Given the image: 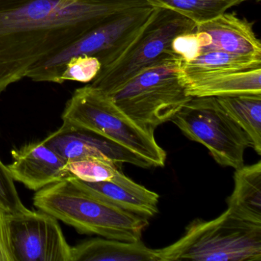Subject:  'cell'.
<instances>
[{"label":"cell","mask_w":261,"mask_h":261,"mask_svg":"<svg viewBox=\"0 0 261 261\" xmlns=\"http://www.w3.org/2000/svg\"><path fill=\"white\" fill-rule=\"evenodd\" d=\"M146 0H0V94L36 64Z\"/></svg>","instance_id":"cell-1"},{"label":"cell","mask_w":261,"mask_h":261,"mask_svg":"<svg viewBox=\"0 0 261 261\" xmlns=\"http://www.w3.org/2000/svg\"><path fill=\"white\" fill-rule=\"evenodd\" d=\"M33 204L41 212L63 221L80 233L125 242L140 241L149 224L147 218L93 195L71 176L37 191Z\"/></svg>","instance_id":"cell-2"},{"label":"cell","mask_w":261,"mask_h":261,"mask_svg":"<svg viewBox=\"0 0 261 261\" xmlns=\"http://www.w3.org/2000/svg\"><path fill=\"white\" fill-rule=\"evenodd\" d=\"M155 253L157 261H260L261 224L226 210L210 221L193 220L178 241Z\"/></svg>","instance_id":"cell-3"},{"label":"cell","mask_w":261,"mask_h":261,"mask_svg":"<svg viewBox=\"0 0 261 261\" xmlns=\"http://www.w3.org/2000/svg\"><path fill=\"white\" fill-rule=\"evenodd\" d=\"M64 123L94 131L163 167L166 152L159 146L154 131L145 129L128 117L101 90L88 85L77 88L67 102Z\"/></svg>","instance_id":"cell-4"},{"label":"cell","mask_w":261,"mask_h":261,"mask_svg":"<svg viewBox=\"0 0 261 261\" xmlns=\"http://www.w3.org/2000/svg\"><path fill=\"white\" fill-rule=\"evenodd\" d=\"M181 62L177 56L169 58L140 71L108 95L136 123L155 132L192 98L180 80Z\"/></svg>","instance_id":"cell-5"},{"label":"cell","mask_w":261,"mask_h":261,"mask_svg":"<svg viewBox=\"0 0 261 261\" xmlns=\"http://www.w3.org/2000/svg\"><path fill=\"white\" fill-rule=\"evenodd\" d=\"M197 25L172 10L155 8L124 53L108 66L100 68L90 85L111 94L140 71L176 56L174 39L193 33Z\"/></svg>","instance_id":"cell-6"},{"label":"cell","mask_w":261,"mask_h":261,"mask_svg":"<svg viewBox=\"0 0 261 261\" xmlns=\"http://www.w3.org/2000/svg\"><path fill=\"white\" fill-rule=\"evenodd\" d=\"M155 8L140 7L108 19L62 51L36 64L27 77L33 82L59 84L65 64L77 56H94L101 68L111 65L124 53Z\"/></svg>","instance_id":"cell-7"},{"label":"cell","mask_w":261,"mask_h":261,"mask_svg":"<svg viewBox=\"0 0 261 261\" xmlns=\"http://www.w3.org/2000/svg\"><path fill=\"white\" fill-rule=\"evenodd\" d=\"M170 121L189 140L205 146L218 164L234 169L244 166L250 140L217 97H192Z\"/></svg>","instance_id":"cell-8"},{"label":"cell","mask_w":261,"mask_h":261,"mask_svg":"<svg viewBox=\"0 0 261 261\" xmlns=\"http://www.w3.org/2000/svg\"><path fill=\"white\" fill-rule=\"evenodd\" d=\"M16 261H71V247L59 221L43 212L9 213Z\"/></svg>","instance_id":"cell-9"},{"label":"cell","mask_w":261,"mask_h":261,"mask_svg":"<svg viewBox=\"0 0 261 261\" xmlns=\"http://www.w3.org/2000/svg\"><path fill=\"white\" fill-rule=\"evenodd\" d=\"M43 141L66 162L98 157L110 159L120 166L128 163L144 169L153 167L146 159L107 137L64 122Z\"/></svg>","instance_id":"cell-10"},{"label":"cell","mask_w":261,"mask_h":261,"mask_svg":"<svg viewBox=\"0 0 261 261\" xmlns=\"http://www.w3.org/2000/svg\"><path fill=\"white\" fill-rule=\"evenodd\" d=\"M13 162L7 166L14 181L39 191L71 176L67 162L43 140L12 150Z\"/></svg>","instance_id":"cell-11"},{"label":"cell","mask_w":261,"mask_h":261,"mask_svg":"<svg viewBox=\"0 0 261 261\" xmlns=\"http://www.w3.org/2000/svg\"><path fill=\"white\" fill-rule=\"evenodd\" d=\"M195 31L203 32L210 36V44L201 53L220 51L261 57V44L255 34L253 23L235 13H222L197 25Z\"/></svg>","instance_id":"cell-12"},{"label":"cell","mask_w":261,"mask_h":261,"mask_svg":"<svg viewBox=\"0 0 261 261\" xmlns=\"http://www.w3.org/2000/svg\"><path fill=\"white\" fill-rule=\"evenodd\" d=\"M77 184L105 201L145 218L159 212L160 195L133 181L120 171L111 181L87 182L71 176Z\"/></svg>","instance_id":"cell-13"},{"label":"cell","mask_w":261,"mask_h":261,"mask_svg":"<svg viewBox=\"0 0 261 261\" xmlns=\"http://www.w3.org/2000/svg\"><path fill=\"white\" fill-rule=\"evenodd\" d=\"M256 68H261V57L209 51L192 60L181 61L178 72L181 83L186 87L213 76Z\"/></svg>","instance_id":"cell-14"},{"label":"cell","mask_w":261,"mask_h":261,"mask_svg":"<svg viewBox=\"0 0 261 261\" xmlns=\"http://www.w3.org/2000/svg\"><path fill=\"white\" fill-rule=\"evenodd\" d=\"M227 210L243 221L261 224V162L237 169Z\"/></svg>","instance_id":"cell-15"},{"label":"cell","mask_w":261,"mask_h":261,"mask_svg":"<svg viewBox=\"0 0 261 261\" xmlns=\"http://www.w3.org/2000/svg\"><path fill=\"white\" fill-rule=\"evenodd\" d=\"M71 261H157L155 250L141 240L125 242L108 238H93L71 247Z\"/></svg>","instance_id":"cell-16"},{"label":"cell","mask_w":261,"mask_h":261,"mask_svg":"<svg viewBox=\"0 0 261 261\" xmlns=\"http://www.w3.org/2000/svg\"><path fill=\"white\" fill-rule=\"evenodd\" d=\"M186 90L191 97L261 95V68L207 77L188 85Z\"/></svg>","instance_id":"cell-17"},{"label":"cell","mask_w":261,"mask_h":261,"mask_svg":"<svg viewBox=\"0 0 261 261\" xmlns=\"http://www.w3.org/2000/svg\"><path fill=\"white\" fill-rule=\"evenodd\" d=\"M217 99L247 134L251 145L250 148L261 155V95L242 94Z\"/></svg>","instance_id":"cell-18"},{"label":"cell","mask_w":261,"mask_h":261,"mask_svg":"<svg viewBox=\"0 0 261 261\" xmlns=\"http://www.w3.org/2000/svg\"><path fill=\"white\" fill-rule=\"evenodd\" d=\"M155 8L172 10L196 25L226 13L232 7L250 0H146ZM259 1V0H258Z\"/></svg>","instance_id":"cell-19"},{"label":"cell","mask_w":261,"mask_h":261,"mask_svg":"<svg viewBox=\"0 0 261 261\" xmlns=\"http://www.w3.org/2000/svg\"><path fill=\"white\" fill-rule=\"evenodd\" d=\"M71 176L87 182L111 181L121 170V166L107 158L83 159L67 162Z\"/></svg>","instance_id":"cell-20"},{"label":"cell","mask_w":261,"mask_h":261,"mask_svg":"<svg viewBox=\"0 0 261 261\" xmlns=\"http://www.w3.org/2000/svg\"><path fill=\"white\" fill-rule=\"evenodd\" d=\"M101 68V64L94 56L73 57L65 64L59 84L66 81L89 83L92 82Z\"/></svg>","instance_id":"cell-21"},{"label":"cell","mask_w":261,"mask_h":261,"mask_svg":"<svg viewBox=\"0 0 261 261\" xmlns=\"http://www.w3.org/2000/svg\"><path fill=\"white\" fill-rule=\"evenodd\" d=\"M0 208L10 214L22 213L29 209L22 204L14 179L7 166L0 160Z\"/></svg>","instance_id":"cell-22"},{"label":"cell","mask_w":261,"mask_h":261,"mask_svg":"<svg viewBox=\"0 0 261 261\" xmlns=\"http://www.w3.org/2000/svg\"><path fill=\"white\" fill-rule=\"evenodd\" d=\"M210 36L203 32L195 31L181 35L172 44L173 53L182 62L192 60L199 56L201 51L210 44Z\"/></svg>","instance_id":"cell-23"},{"label":"cell","mask_w":261,"mask_h":261,"mask_svg":"<svg viewBox=\"0 0 261 261\" xmlns=\"http://www.w3.org/2000/svg\"><path fill=\"white\" fill-rule=\"evenodd\" d=\"M0 261H16L10 238L9 213L0 208Z\"/></svg>","instance_id":"cell-24"}]
</instances>
